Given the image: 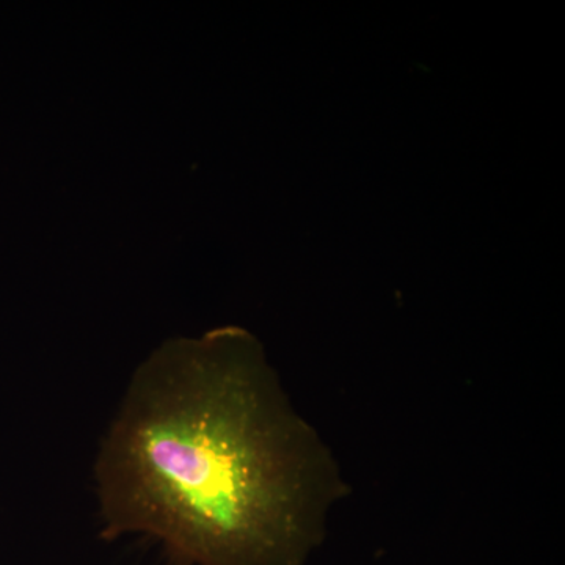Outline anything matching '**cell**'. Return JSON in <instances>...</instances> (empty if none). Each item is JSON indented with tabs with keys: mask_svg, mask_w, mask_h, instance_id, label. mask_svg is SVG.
Listing matches in <instances>:
<instances>
[{
	"mask_svg": "<svg viewBox=\"0 0 565 565\" xmlns=\"http://www.w3.org/2000/svg\"><path fill=\"white\" fill-rule=\"evenodd\" d=\"M93 476L104 541L148 535L188 565H307L351 493L236 327L170 341L137 367Z\"/></svg>",
	"mask_w": 565,
	"mask_h": 565,
	"instance_id": "obj_1",
	"label": "cell"
},
{
	"mask_svg": "<svg viewBox=\"0 0 565 565\" xmlns=\"http://www.w3.org/2000/svg\"><path fill=\"white\" fill-rule=\"evenodd\" d=\"M170 565H188V564H184V563H177V561H172V564Z\"/></svg>",
	"mask_w": 565,
	"mask_h": 565,
	"instance_id": "obj_2",
	"label": "cell"
}]
</instances>
